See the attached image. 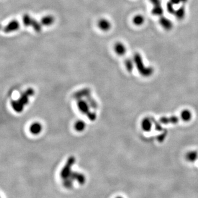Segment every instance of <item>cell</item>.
<instances>
[{
	"instance_id": "obj_11",
	"label": "cell",
	"mask_w": 198,
	"mask_h": 198,
	"mask_svg": "<svg viewBox=\"0 0 198 198\" xmlns=\"http://www.w3.org/2000/svg\"><path fill=\"white\" fill-rule=\"evenodd\" d=\"M30 27H32L33 29L35 30V32H41L42 30V24L40 22H39L37 20L35 19L32 18V20L31 22Z\"/></svg>"
},
{
	"instance_id": "obj_1",
	"label": "cell",
	"mask_w": 198,
	"mask_h": 198,
	"mask_svg": "<svg viewBox=\"0 0 198 198\" xmlns=\"http://www.w3.org/2000/svg\"><path fill=\"white\" fill-rule=\"evenodd\" d=\"M34 93V91L32 88H29L21 95L18 100L12 101L11 105L13 109L17 112H21L23 109L24 106L28 104L29 97L32 96Z\"/></svg>"
},
{
	"instance_id": "obj_3",
	"label": "cell",
	"mask_w": 198,
	"mask_h": 198,
	"mask_svg": "<svg viewBox=\"0 0 198 198\" xmlns=\"http://www.w3.org/2000/svg\"><path fill=\"white\" fill-rule=\"evenodd\" d=\"M20 28V23L17 20H12L10 21L7 24L5 25L3 31L5 33H10L18 30Z\"/></svg>"
},
{
	"instance_id": "obj_5",
	"label": "cell",
	"mask_w": 198,
	"mask_h": 198,
	"mask_svg": "<svg viewBox=\"0 0 198 198\" xmlns=\"http://www.w3.org/2000/svg\"><path fill=\"white\" fill-rule=\"evenodd\" d=\"M97 25L99 29L104 32H107L111 28V22L105 18L100 19L99 20Z\"/></svg>"
},
{
	"instance_id": "obj_8",
	"label": "cell",
	"mask_w": 198,
	"mask_h": 198,
	"mask_svg": "<svg viewBox=\"0 0 198 198\" xmlns=\"http://www.w3.org/2000/svg\"><path fill=\"white\" fill-rule=\"evenodd\" d=\"M114 50L119 56L125 55L127 51L125 45L121 42H117L114 45Z\"/></svg>"
},
{
	"instance_id": "obj_12",
	"label": "cell",
	"mask_w": 198,
	"mask_h": 198,
	"mask_svg": "<svg viewBox=\"0 0 198 198\" xmlns=\"http://www.w3.org/2000/svg\"><path fill=\"white\" fill-rule=\"evenodd\" d=\"M152 125V122L150 121V120L148 118H145L142 121L141 126L143 130L145 132H149L151 130Z\"/></svg>"
},
{
	"instance_id": "obj_13",
	"label": "cell",
	"mask_w": 198,
	"mask_h": 198,
	"mask_svg": "<svg viewBox=\"0 0 198 198\" xmlns=\"http://www.w3.org/2000/svg\"><path fill=\"white\" fill-rule=\"evenodd\" d=\"M160 22L162 26L164 28L167 29V30L171 29L172 28V22L169 19L165 18V17L161 18L160 19Z\"/></svg>"
},
{
	"instance_id": "obj_14",
	"label": "cell",
	"mask_w": 198,
	"mask_h": 198,
	"mask_svg": "<svg viewBox=\"0 0 198 198\" xmlns=\"http://www.w3.org/2000/svg\"><path fill=\"white\" fill-rule=\"evenodd\" d=\"M198 158V153L195 151H190L186 155V159L190 162L195 161Z\"/></svg>"
},
{
	"instance_id": "obj_18",
	"label": "cell",
	"mask_w": 198,
	"mask_h": 198,
	"mask_svg": "<svg viewBox=\"0 0 198 198\" xmlns=\"http://www.w3.org/2000/svg\"><path fill=\"white\" fill-rule=\"evenodd\" d=\"M145 19L144 17L142 16V15H137L134 17L133 21L134 24L136 25H142L144 23Z\"/></svg>"
},
{
	"instance_id": "obj_10",
	"label": "cell",
	"mask_w": 198,
	"mask_h": 198,
	"mask_svg": "<svg viewBox=\"0 0 198 198\" xmlns=\"http://www.w3.org/2000/svg\"><path fill=\"white\" fill-rule=\"evenodd\" d=\"M42 130V126L39 123H34L30 127V132L32 134H38Z\"/></svg>"
},
{
	"instance_id": "obj_25",
	"label": "cell",
	"mask_w": 198,
	"mask_h": 198,
	"mask_svg": "<svg viewBox=\"0 0 198 198\" xmlns=\"http://www.w3.org/2000/svg\"><path fill=\"white\" fill-rule=\"evenodd\" d=\"M153 4H155V6H159L161 5L160 4V0H150Z\"/></svg>"
},
{
	"instance_id": "obj_15",
	"label": "cell",
	"mask_w": 198,
	"mask_h": 198,
	"mask_svg": "<svg viewBox=\"0 0 198 198\" xmlns=\"http://www.w3.org/2000/svg\"><path fill=\"white\" fill-rule=\"evenodd\" d=\"M181 117L183 121L185 122L189 121L192 117V114L190 112V111L186 109L182 111Z\"/></svg>"
},
{
	"instance_id": "obj_17",
	"label": "cell",
	"mask_w": 198,
	"mask_h": 198,
	"mask_svg": "<svg viewBox=\"0 0 198 198\" xmlns=\"http://www.w3.org/2000/svg\"><path fill=\"white\" fill-rule=\"evenodd\" d=\"M32 17L30 16V15H29L28 14H25L23 15V18H22L23 24L27 27H30V24H31V22H32Z\"/></svg>"
},
{
	"instance_id": "obj_16",
	"label": "cell",
	"mask_w": 198,
	"mask_h": 198,
	"mask_svg": "<svg viewBox=\"0 0 198 198\" xmlns=\"http://www.w3.org/2000/svg\"><path fill=\"white\" fill-rule=\"evenodd\" d=\"M86 100L88 102L90 107L92 108L93 109H96L98 107V105L96 101L91 96V95H89L85 97Z\"/></svg>"
},
{
	"instance_id": "obj_2",
	"label": "cell",
	"mask_w": 198,
	"mask_h": 198,
	"mask_svg": "<svg viewBox=\"0 0 198 198\" xmlns=\"http://www.w3.org/2000/svg\"><path fill=\"white\" fill-rule=\"evenodd\" d=\"M76 162V158L73 156L69 157L66 162L65 166L61 171L60 176L63 179L68 178L71 173L72 172V167Z\"/></svg>"
},
{
	"instance_id": "obj_9",
	"label": "cell",
	"mask_w": 198,
	"mask_h": 198,
	"mask_svg": "<svg viewBox=\"0 0 198 198\" xmlns=\"http://www.w3.org/2000/svg\"><path fill=\"white\" fill-rule=\"evenodd\" d=\"M55 20V17L52 15H47L43 17L40 20V23L42 25H44L45 27L50 26L53 25Z\"/></svg>"
},
{
	"instance_id": "obj_23",
	"label": "cell",
	"mask_w": 198,
	"mask_h": 198,
	"mask_svg": "<svg viewBox=\"0 0 198 198\" xmlns=\"http://www.w3.org/2000/svg\"><path fill=\"white\" fill-rule=\"evenodd\" d=\"M185 13H186L185 9H184V8L182 7V8H180L179 9H178V11H177L176 12V16L177 17L178 19H182L184 18Z\"/></svg>"
},
{
	"instance_id": "obj_24",
	"label": "cell",
	"mask_w": 198,
	"mask_h": 198,
	"mask_svg": "<svg viewBox=\"0 0 198 198\" xmlns=\"http://www.w3.org/2000/svg\"><path fill=\"white\" fill-rule=\"evenodd\" d=\"M86 116H88V117L89 118V120L90 121H95L96 118V115L95 113H94L93 112H91V111H90L89 113L86 114Z\"/></svg>"
},
{
	"instance_id": "obj_6",
	"label": "cell",
	"mask_w": 198,
	"mask_h": 198,
	"mask_svg": "<svg viewBox=\"0 0 198 198\" xmlns=\"http://www.w3.org/2000/svg\"><path fill=\"white\" fill-rule=\"evenodd\" d=\"M69 178L72 179L73 181H76L81 184H83L85 182V176L83 174L77 172L72 171L69 176Z\"/></svg>"
},
{
	"instance_id": "obj_7",
	"label": "cell",
	"mask_w": 198,
	"mask_h": 198,
	"mask_svg": "<svg viewBox=\"0 0 198 198\" xmlns=\"http://www.w3.org/2000/svg\"><path fill=\"white\" fill-rule=\"evenodd\" d=\"M91 94L90 89L89 88H84L81 89L73 94V97L77 100L81 99L83 97H86Z\"/></svg>"
},
{
	"instance_id": "obj_20",
	"label": "cell",
	"mask_w": 198,
	"mask_h": 198,
	"mask_svg": "<svg viewBox=\"0 0 198 198\" xmlns=\"http://www.w3.org/2000/svg\"><path fill=\"white\" fill-rule=\"evenodd\" d=\"M125 66L127 71L132 72L134 67L133 62L130 59H127L125 61Z\"/></svg>"
},
{
	"instance_id": "obj_19",
	"label": "cell",
	"mask_w": 198,
	"mask_h": 198,
	"mask_svg": "<svg viewBox=\"0 0 198 198\" xmlns=\"http://www.w3.org/2000/svg\"><path fill=\"white\" fill-rule=\"evenodd\" d=\"M85 123L83 121H77L75 125H74V128L78 132H81L85 129Z\"/></svg>"
},
{
	"instance_id": "obj_22",
	"label": "cell",
	"mask_w": 198,
	"mask_h": 198,
	"mask_svg": "<svg viewBox=\"0 0 198 198\" xmlns=\"http://www.w3.org/2000/svg\"><path fill=\"white\" fill-rule=\"evenodd\" d=\"M152 12L154 15L161 16L162 14V12H163V10H162L161 7V5L155 6V7L153 9Z\"/></svg>"
},
{
	"instance_id": "obj_4",
	"label": "cell",
	"mask_w": 198,
	"mask_h": 198,
	"mask_svg": "<svg viewBox=\"0 0 198 198\" xmlns=\"http://www.w3.org/2000/svg\"><path fill=\"white\" fill-rule=\"evenodd\" d=\"M77 106L81 112L87 114L90 112L89 104L86 100H84L82 99L77 100Z\"/></svg>"
},
{
	"instance_id": "obj_26",
	"label": "cell",
	"mask_w": 198,
	"mask_h": 198,
	"mask_svg": "<svg viewBox=\"0 0 198 198\" xmlns=\"http://www.w3.org/2000/svg\"><path fill=\"white\" fill-rule=\"evenodd\" d=\"M181 1V2H186L188 0H180Z\"/></svg>"
},
{
	"instance_id": "obj_21",
	"label": "cell",
	"mask_w": 198,
	"mask_h": 198,
	"mask_svg": "<svg viewBox=\"0 0 198 198\" xmlns=\"http://www.w3.org/2000/svg\"><path fill=\"white\" fill-rule=\"evenodd\" d=\"M73 180L68 177V178H66L65 179H63V186H64L65 188L69 189V188H71L72 187V186H73Z\"/></svg>"
}]
</instances>
